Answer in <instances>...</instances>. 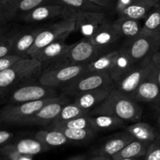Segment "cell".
<instances>
[{
  "label": "cell",
  "mask_w": 160,
  "mask_h": 160,
  "mask_svg": "<svg viewBox=\"0 0 160 160\" xmlns=\"http://www.w3.org/2000/svg\"><path fill=\"white\" fill-rule=\"evenodd\" d=\"M142 112V109L137 102L113 88L109 96L91 111L90 115H110L123 121H137L141 119Z\"/></svg>",
  "instance_id": "1"
},
{
  "label": "cell",
  "mask_w": 160,
  "mask_h": 160,
  "mask_svg": "<svg viewBox=\"0 0 160 160\" xmlns=\"http://www.w3.org/2000/svg\"><path fill=\"white\" fill-rule=\"evenodd\" d=\"M43 65L31 57L22 58L12 67L0 72V95L12 86L29 80H34L42 73Z\"/></svg>",
  "instance_id": "2"
},
{
  "label": "cell",
  "mask_w": 160,
  "mask_h": 160,
  "mask_svg": "<svg viewBox=\"0 0 160 160\" xmlns=\"http://www.w3.org/2000/svg\"><path fill=\"white\" fill-rule=\"evenodd\" d=\"M88 64H73L69 61L48 66L42 70L38 82L52 88L65 86L88 70Z\"/></svg>",
  "instance_id": "3"
},
{
  "label": "cell",
  "mask_w": 160,
  "mask_h": 160,
  "mask_svg": "<svg viewBox=\"0 0 160 160\" xmlns=\"http://www.w3.org/2000/svg\"><path fill=\"white\" fill-rule=\"evenodd\" d=\"M123 48L135 63L152 60L160 49V32H142L134 38L127 40Z\"/></svg>",
  "instance_id": "4"
},
{
  "label": "cell",
  "mask_w": 160,
  "mask_h": 160,
  "mask_svg": "<svg viewBox=\"0 0 160 160\" xmlns=\"http://www.w3.org/2000/svg\"><path fill=\"white\" fill-rule=\"evenodd\" d=\"M62 96L63 95L46 99L7 105L0 109V123L23 125L27 120L32 117L43 106L59 100Z\"/></svg>",
  "instance_id": "5"
},
{
  "label": "cell",
  "mask_w": 160,
  "mask_h": 160,
  "mask_svg": "<svg viewBox=\"0 0 160 160\" xmlns=\"http://www.w3.org/2000/svg\"><path fill=\"white\" fill-rule=\"evenodd\" d=\"M71 10V9H70ZM72 14L68 17L62 18L59 21L53 23L48 26L43 27L42 31L38 35L35 42L32 46L27 52L28 57H31L32 55L38 52L48 44L55 42L66 34H70L75 31L76 28V18L73 10Z\"/></svg>",
  "instance_id": "6"
},
{
  "label": "cell",
  "mask_w": 160,
  "mask_h": 160,
  "mask_svg": "<svg viewBox=\"0 0 160 160\" xmlns=\"http://www.w3.org/2000/svg\"><path fill=\"white\" fill-rule=\"evenodd\" d=\"M107 85H113V81L108 73H98L86 70L63 86L62 91L66 95L76 97L84 92Z\"/></svg>",
  "instance_id": "7"
},
{
  "label": "cell",
  "mask_w": 160,
  "mask_h": 160,
  "mask_svg": "<svg viewBox=\"0 0 160 160\" xmlns=\"http://www.w3.org/2000/svg\"><path fill=\"white\" fill-rule=\"evenodd\" d=\"M70 34H66L55 42L48 44L31 56L38 59L43 65V69L48 66L67 60V55L73 44L67 45L66 40Z\"/></svg>",
  "instance_id": "8"
},
{
  "label": "cell",
  "mask_w": 160,
  "mask_h": 160,
  "mask_svg": "<svg viewBox=\"0 0 160 160\" xmlns=\"http://www.w3.org/2000/svg\"><path fill=\"white\" fill-rule=\"evenodd\" d=\"M154 67L152 60L136 63L126 75L114 83V88L131 97L139 84L151 73Z\"/></svg>",
  "instance_id": "9"
},
{
  "label": "cell",
  "mask_w": 160,
  "mask_h": 160,
  "mask_svg": "<svg viewBox=\"0 0 160 160\" xmlns=\"http://www.w3.org/2000/svg\"><path fill=\"white\" fill-rule=\"evenodd\" d=\"M108 48L95 45L88 38L73 43L67 55V61L73 64H89L97 57L109 52Z\"/></svg>",
  "instance_id": "10"
},
{
  "label": "cell",
  "mask_w": 160,
  "mask_h": 160,
  "mask_svg": "<svg viewBox=\"0 0 160 160\" xmlns=\"http://www.w3.org/2000/svg\"><path fill=\"white\" fill-rule=\"evenodd\" d=\"M56 88L39 84H25L13 91L10 96V101L14 103L27 102L57 97Z\"/></svg>",
  "instance_id": "11"
},
{
  "label": "cell",
  "mask_w": 160,
  "mask_h": 160,
  "mask_svg": "<svg viewBox=\"0 0 160 160\" xmlns=\"http://www.w3.org/2000/svg\"><path fill=\"white\" fill-rule=\"evenodd\" d=\"M50 0H11L0 4V18L2 23L20 17L41 5L49 3Z\"/></svg>",
  "instance_id": "12"
},
{
  "label": "cell",
  "mask_w": 160,
  "mask_h": 160,
  "mask_svg": "<svg viewBox=\"0 0 160 160\" xmlns=\"http://www.w3.org/2000/svg\"><path fill=\"white\" fill-rule=\"evenodd\" d=\"M156 6L158 4L153 0H116L115 10L119 17L141 20Z\"/></svg>",
  "instance_id": "13"
},
{
  "label": "cell",
  "mask_w": 160,
  "mask_h": 160,
  "mask_svg": "<svg viewBox=\"0 0 160 160\" xmlns=\"http://www.w3.org/2000/svg\"><path fill=\"white\" fill-rule=\"evenodd\" d=\"M73 12L76 18L75 31H78L84 38H88L93 35L99 27L106 21L105 12L73 11Z\"/></svg>",
  "instance_id": "14"
},
{
  "label": "cell",
  "mask_w": 160,
  "mask_h": 160,
  "mask_svg": "<svg viewBox=\"0 0 160 160\" xmlns=\"http://www.w3.org/2000/svg\"><path fill=\"white\" fill-rule=\"evenodd\" d=\"M65 17V7L58 4L46 3L41 5L22 16L20 19L27 23H42Z\"/></svg>",
  "instance_id": "15"
},
{
  "label": "cell",
  "mask_w": 160,
  "mask_h": 160,
  "mask_svg": "<svg viewBox=\"0 0 160 160\" xmlns=\"http://www.w3.org/2000/svg\"><path fill=\"white\" fill-rule=\"evenodd\" d=\"M68 102L69 99L63 95L59 100L43 106L27 120L23 125H48L56 118L62 108Z\"/></svg>",
  "instance_id": "16"
},
{
  "label": "cell",
  "mask_w": 160,
  "mask_h": 160,
  "mask_svg": "<svg viewBox=\"0 0 160 160\" xmlns=\"http://www.w3.org/2000/svg\"><path fill=\"white\" fill-rule=\"evenodd\" d=\"M153 70L131 95V98L137 102H149L159 100L160 87L153 76Z\"/></svg>",
  "instance_id": "17"
},
{
  "label": "cell",
  "mask_w": 160,
  "mask_h": 160,
  "mask_svg": "<svg viewBox=\"0 0 160 160\" xmlns=\"http://www.w3.org/2000/svg\"><path fill=\"white\" fill-rule=\"evenodd\" d=\"M113 88V85L103 86V87L84 92L75 97L73 102L82 109L91 112L94 108L101 104L109 96Z\"/></svg>",
  "instance_id": "18"
},
{
  "label": "cell",
  "mask_w": 160,
  "mask_h": 160,
  "mask_svg": "<svg viewBox=\"0 0 160 160\" xmlns=\"http://www.w3.org/2000/svg\"><path fill=\"white\" fill-rule=\"evenodd\" d=\"M120 38L112 23L105 21L89 39L95 45L109 49L118 42Z\"/></svg>",
  "instance_id": "19"
},
{
  "label": "cell",
  "mask_w": 160,
  "mask_h": 160,
  "mask_svg": "<svg viewBox=\"0 0 160 160\" xmlns=\"http://www.w3.org/2000/svg\"><path fill=\"white\" fill-rule=\"evenodd\" d=\"M42 28L43 27H38L21 32H17L12 54L17 55L23 58H28L27 52L35 42Z\"/></svg>",
  "instance_id": "20"
},
{
  "label": "cell",
  "mask_w": 160,
  "mask_h": 160,
  "mask_svg": "<svg viewBox=\"0 0 160 160\" xmlns=\"http://www.w3.org/2000/svg\"><path fill=\"white\" fill-rule=\"evenodd\" d=\"M134 140H135V138L129 132L126 131L125 133L111 138L110 139L106 141L99 148L97 149L95 153L97 156L101 155L112 157Z\"/></svg>",
  "instance_id": "21"
},
{
  "label": "cell",
  "mask_w": 160,
  "mask_h": 160,
  "mask_svg": "<svg viewBox=\"0 0 160 160\" xmlns=\"http://www.w3.org/2000/svg\"><path fill=\"white\" fill-rule=\"evenodd\" d=\"M135 64L124 48L121 47L119 48L118 54L109 72V75L113 81V84L114 83L121 79L124 75H126L134 67Z\"/></svg>",
  "instance_id": "22"
},
{
  "label": "cell",
  "mask_w": 160,
  "mask_h": 160,
  "mask_svg": "<svg viewBox=\"0 0 160 160\" xmlns=\"http://www.w3.org/2000/svg\"><path fill=\"white\" fill-rule=\"evenodd\" d=\"M112 24L120 37L125 38L127 40L134 38L142 33V28L139 20L119 17L115 21L112 22Z\"/></svg>",
  "instance_id": "23"
},
{
  "label": "cell",
  "mask_w": 160,
  "mask_h": 160,
  "mask_svg": "<svg viewBox=\"0 0 160 160\" xmlns=\"http://www.w3.org/2000/svg\"><path fill=\"white\" fill-rule=\"evenodd\" d=\"M151 143L152 142H143L135 139L126 145L121 151L112 156V160H120L127 158L145 157Z\"/></svg>",
  "instance_id": "24"
},
{
  "label": "cell",
  "mask_w": 160,
  "mask_h": 160,
  "mask_svg": "<svg viewBox=\"0 0 160 160\" xmlns=\"http://www.w3.org/2000/svg\"><path fill=\"white\" fill-rule=\"evenodd\" d=\"M91 128L95 131H109L122 128L124 121L121 119L110 115H90Z\"/></svg>",
  "instance_id": "25"
},
{
  "label": "cell",
  "mask_w": 160,
  "mask_h": 160,
  "mask_svg": "<svg viewBox=\"0 0 160 160\" xmlns=\"http://www.w3.org/2000/svg\"><path fill=\"white\" fill-rule=\"evenodd\" d=\"M48 129L56 130L62 133L69 141L73 142H83L88 141L91 138H93L96 135L97 131L94 130L87 128V129H73V128H67L65 127L59 126L56 124H48Z\"/></svg>",
  "instance_id": "26"
},
{
  "label": "cell",
  "mask_w": 160,
  "mask_h": 160,
  "mask_svg": "<svg viewBox=\"0 0 160 160\" xmlns=\"http://www.w3.org/2000/svg\"><path fill=\"white\" fill-rule=\"evenodd\" d=\"M117 54H118V49L109 51L101 55L88 64V70L92 72H98V73H108L109 74Z\"/></svg>",
  "instance_id": "27"
},
{
  "label": "cell",
  "mask_w": 160,
  "mask_h": 160,
  "mask_svg": "<svg viewBox=\"0 0 160 160\" xmlns=\"http://www.w3.org/2000/svg\"><path fill=\"white\" fill-rule=\"evenodd\" d=\"M12 146L18 152L31 156L40 154V153L46 152L49 149V147L44 145L43 143L39 142L36 138L22 139V140L17 142L15 145H12Z\"/></svg>",
  "instance_id": "28"
},
{
  "label": "cell",
  "mask_w": 160,
  "mask_h": 160,
  "mask_svg": "<svg viewBox=\"0 0 160 160\" xmlns=\"http://www.w3.org/2000/svg\"><path fill=\"white\" fill-rule=\"evenodd\" d=\"M127 131L132 134L135 139L143 142H152L157 138V134L154 128L150 124L138 122L127 128Z\"/></svg>",
  "instance_id": "29"
},
{
  "label": "cell",
  "mask_w": 160,
  "mask_h": 160,
  "mask_svg": "<svg viewBox=\"0 0 160 160\" xmlns=\"http://www.w3.org/2000/svg\"><path fill=\"white\" fill-rule=\"evenodd\" d=\"M49 3L58 4L73 11H92V12H105L106 9L101 6L91 2L88 0H50Z\"/></svg>",
  "instance_id": "30"
},
{
  "label": "cell",
  "mask_w": 160,
  "mask_h": 160,
  "mask_svg": "<svg viewBox=\"0 0 160 160\" xmlns=\"http://www.w3.org/2000/svg\"><path fill=\"white\" fill-rule=\"evenodd\" d=\"M34 138L49 148L61 146L69 142V139L62 133L56 130L39 131L36 133Z\"/></svg>",
  "instance_id": "31"
},
{
  "label": "cell",
  "mask_w": 160,
  "mask_h": 160,
  "mask_svg": "<svg viewBox=\"0 0 160 160\" xmlns=\"http://www.w3.org/2000/svg\"><path fill=\"white\" fill-rule=\"evenodd\" d=\"M90 111L82 109L77 104H75L74 102L67 103L62 108L56 118L52 123L66 121V120H72V119L78 118L80 117L90 115Z\"/></svg>",
  "instance_id": "32"
},
{
  "label": "cell",
  "mask_w": 160,
  "mask_h": 160,
  "mask_svg": "<svg viewBox=\"0 0 160 160\" xmlns=\"http://www.w3.org/2000/svg\"><path fill=\"white\" fill-rule=\"evenodd\" d=\"M142 32L156 33L160 32V6H154L146 17L142 27Z\"/></svg>",
  "instance_id": "33"
},
{
  "label": "cell",
  "mask_w": 160,
  "mask_h": 160,
  "mask_svg": "<svg viewBox=\"0 0 160 160\" xmlns=\"http://www.w3.org/2000/svg\"><path fill=\"white\" fill-rule=\"evenodd\" d=\"M49 124H56L67 128H73V129H87V128L92 129L90 123V115L80 117L78 118L72 119V120H66V121L55 122Z\"/></svg>",
  "instance_id": "34"
},
{
  "label": "cell",
  "mask_w": 160,
  "mask_h": 160,
  "mask_svg": "<svg viewBox=\"0 0 160 160\" xmlns=\"http://www.w3.org/2000/svg\"><path fill=\"white\" fill-rule=\"evenodd\" d=\"M17 32H5L0 35V57L12 54Z\"/></svg>",
  "instance_id": "35"
},
{
  "label": "cell",
  "mask_w": 160,
  "mask_h": 160,
  "mask_svg": "<svg viewBox=\"0 0 160 160\" xmlns=\"http://www.w3.org/2000/svg\"><path fill=\"white\" fill-rule=\"evenodd\" d=\"M144 160H160V137L151 143Z\"/></svg>",
  "instance_id": "36"
},
{
  "label": "cell",
  "mask_w": 160,
  "mask_h": 160,
  "mask_svg": "<svg viewBox=\"0 0 160 160\" xmlns=\"http://www.w3.org/2000/svg\"><path fill=\"white\" fill-rule=\"evenodd\" d=\"M2 152L4 153L5 155L10 158L11 160H33L32 156H27V155H23L21 153L18 152L12 145H6L4 148L2 149Z\"/></svg>",
  "instance_id": "37"
},
{
  "label": "cell",
  "mask_w": 160,
  "mask_h": 160,
  "mask_svg": "<svg viewBox=\"0 0 160 160\" xmlns=\"http://www.w3.org/2000/svg\"><path fill=\"white\" fill-rule=\"evenodd\" d=\"M23 57L15 54H9L0 57V72L12 67L14 63Z\"/></svg>",
  "instance_id": "38"
},
{
  "label": "cell",
  "mask_w": 160,
  "mask_h": 160,
  "mask_svg": "<svg viewBox=\"0 0 160 160\" xmlns=\"http://www.w3.org/2000/svg\"><path fill=\"white\" fill-rule=\"evenodd\" d=\"M91 2L104 8L106 10L115 9L116 0H88Z\"/></svg>",
  "instance_id": "39"
},
{
  "label": "cell",
  "mask_w": 160,
  "mask_h": 160,
  "mask_svg": "<svg viewBox=\"0 0 160 160\" xmlns=\"http://www.w3.org/2000/svg\"><path fill=\"white\" fill-rule=\"evenodd\" d=\"M13 134L11 132L6 131H0V145L6 143L8 141L10 140Z\"/></svg>",
  "instance_id": "40"
},
{
  "label": "cell",
  "mask_w": 160,
  "mask_h": 160,
  "mask_svg": "<svg viewBox=\"0 0 160 160\" xmlns=\"http://www.w3.org/2000/svg\"><path fill=\"white\" fill-rule=\"evenodd\" d=\"M153 76H154L156 82L158 83L160 87V67H156L155 66L154 70H153Z\"/></svg>",
  "instance_id": "41"
},
{
  "label": "cell",
  "mask_w": 160,
  "mask_h": 160,
  "mask_svg": "<svg viewBox=\"0 0 160 160\" xmlns=\"http://www.w3.org/2000/svg\"><path fill=\"white\" fill-rule=\"evenodd\" d=\"M152 62L156 67H160V51L157 52L152 58Z\"/></svg>",
  "instance_id": "42"
},
{
  "label": "cell",
  "mask_w": 160,
  "mask_h": 160,
  "mask_svg": "<svg viewBox=\"0 0 160 160\" xmlns=\"http://www.w3.org/2000/svg\"><path fill=\"white\" fill-rule=\"evenodd\" d=\"M90 160H112V158L111 157V156L98 155V156H96L95 157L92 158V159H91Z\"/></svg>",
  "instance_id": "43"
},
{
  "label": "cell",
  "mask_w": 160,
  "mask_h": 160,
  "mask_svg": "<svg viewBox=\"0 0 160 160\" xmlns=\"http://www.w3.org/2000/svg\"><path fill=\"white\" fill-rule=\"evenodd\" d=\"M67 160H88L86 156H73V157L70 158V159H67Z\"/></svg>",
  "instance_id": "44"
},
{
  "label": "cell",
  "mask_w": 160,
  "mask_h": 160,
  "mask_svg": "<svg viewBox=\"0 0 160 160\" xmlns=\"http://www.w3.org/2000/svg\"><path fill=\"white\" fill-rule=\"evenodd\" d=\"M7 31V28L5 24H0V35Z\"/></svg>",
  "instance_id": "45"
},
{
  "label": "cell",
  "mask_w": 160,
  "mask_h": 160,
  "mask_svg": "<svg viewBox=\"0 0 160 160\" xmlns=\"http://www.w3.org/2000/svg\"><path fill=\"white\" fill-rule=\"evenodd\" d=\"M142 158L143 157H139V158H127V159H122L120 160H141Z\"/></svg>",
  "instance_id": "46"
},
{
  "label": "cell",
  "mask_w": 160,
  "mask_h": 160,
  "mask_svg": "<svg viewBox=\"0 0 160 160\" xmlns=\"http://www.w3.org/2000/svg\"><path fill=\"white\" fill-rule=\"evenodd\" d=\"M9 1H11V0H0V4H3V3H6Z\"/></svg>",
  "instance_id": "47"
},
{
  "label": "cell",
  "mask_w": 160,
  "mask_h": 160,
  "mask_svg": "<svg viewBox=\"0 0 160 160\" xmlns=\"http://www.w3.org/2000/svg\"><path fill=\"white\" fill-rule=\"evenodd\" d=\"M153 1L156 2L157 3L158 5H159V6H160V0H153Z\"/></svg>",
  "instance_id": "48"
},
{
  "label": "cell",
  "mask_w": 160,
  "mask_h": 160,
  "mask_svg": "<svg viewBox=\"0 0 160 160\" xmlns=\"http://www.w3.org/2000/svg\"><path fill=\"white\" fill-rule=\"evenodd\" d=\"M158 123H159V126H160V111H159V117H158Z\"/></svg>",
  "instance_id": "49"
},
{
  "label": "cell",
  "mask_w": 160,
  "mask_h": 160,
  "mask_svg": "<svg viewBox=\"0 0 160 160\" xmlns=\"http://www.w3.org/2000/svg\"><path fill=\"white\" fill-rule=\"evenodd\" d=\"M0 24H3V23H2V22H1V18H0Z\"/></svg>",
  "instance_id": "50"
},
{
  "label": "cell",
  "mask_w": 160,
  "mask_h": 160,
  "mask_svg": "<svg viewBox=\"0 0 160 160\" xmlns=\"http://www.w3.org/2000/svg\"><path fill=\"white\" fill-rule=\"evenodd\" d=\"M8 160H11V159H8Z\"/></svg>",
  "instance_id": "51"
},
{
  "label": "cell",
  "mask_w": 160,
  "mask_h": 160,
  "mask_svg": "<svg viewBox=\"0 0 160 160\" xmlns=\"http://www.w3.org/2000/svg\"><path fill=\"white\" fill-rule=\"evenodd\" d=\"M159 101H160V98H159Z\"/></svg>",
  "instance_id": "52"
}]
</instances>
